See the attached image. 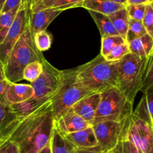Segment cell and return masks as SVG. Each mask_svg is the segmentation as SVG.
Returning <instances> with one entry per match:
<instances>
[{"label":"cell","mask_w":153,"mask_h":153,"mask_svg":"<svg viewBox=\"0 0 153 153\" xmlns=\"http://www.w3.org/2000/svg\"><path fill=\"white\" fill-rule=\"evenodd\" d=\"M21 119L13 112L10 106L0 104V146L9 140Z\"/></svg>","instance_id":"obj_13"},{"label":"cell","mask_w":153,"mask_h":153,"mask_svg":"<svg viewBox=\"0 0 153 153\" xmlns=\"http://www.w3.org/2000/svg\"><path fill=\"white\" fill-rule=\"evenodd\" d=\"M49 144L51 153H74L76 148L72 142L57 130L55 124Z\"/></svg>","instance_id":"obj_20"},{"label":"cell","mask_w":153,"mask_h":153,"mask_svg":"<svg viewBox=\"0 0 153 153\" xmlns=\"http://www.w3.org/2000/svg\"><path fill=\"white\" fill-rule=\"evenodd\" d=\"M143 26L148 34L153 38V2L148 3L146 5L145 14L142 20Z\"/></svg>","instance_id":"obj_31"},{"label":"cell","mask_w":153,"mask_h":153,"mask_svg":"<svg viewBox=\"0 0 153 153\" xmlns=\"http://www.w3.org/2000/svg\"><path fill=\"white\" fill-rule=\"evenodd\" d=\"M100 101V93H92L83 98L73 105L72 109L75 112L92 124Z\"/></svg>","instance_id":"obj_14"},{"label":"cell","mask_w":153,"mask_h":153,"mask_svg":"<svg viewBox=\"0 0 153 153\" xmlns=\"http://www.w3.org/2000/svg\"><path fill=\"white\" fill-rule=\"evenodd\" d=\"M126 41V40L120 35H111L102 38V47L100 54L104 58H105L114 46Z\"/></svg>","instance_id":"obj_27"},{"label":"cell","mask_w":153,"mask_h":153,"mask_svg":"<svg viewBox=\"0 0 153 153\" xmlns=\"http://www.w3.org/2000/svg\"><path fill=\"white\" fill-rule=\"evenodd\" d=\"M50 143V142H49ZM48 144L47 146L44 147L43 149L40 150L38 153H51V149H50V144Z\"/></svg>","instance_id":"obj_41"},{"label":"cell","mask_w":153,"mask_h":153,"mask_svg":"<svg viewBox=\"0 0 153 153\" xmlns=\"http://www.w3.org/2000/svg\"><path fill=\"white\" fill-rule=\"evenodd\" d=\"M5 1L6 0H0V14H1V10H2V8L4 6Z\"/></svg>","instance_id":"obj_44"},{"label":"cell","mask_w":153,"mask_h":153,"mask_svg":"<svg viewBox=\"0 0 153 153\" xmlns=\"http://www.w3.org/2000/svg\"><path fill=\"white\" fill-rule=\"evenodd\" d=\"M59 0H38L28 8L29 12H36L53 7Z\"/></svg>","instance_id":"obj_34"},{"label":"cell","mask_w":153,"mask_h":153,"mask_svg":"<svg viewBox=\"0 0 153 153\" xmlns=\"http://www.w3.org/2000/svg\"><path fill=\"white\" fill-rule=\"evenodd\" d=\"M61 74L62 70L57 69L45 60L41 74L34 82L30 83L34 90L33 96L25 101L11 105L10 108L13 112L19 118H22L50 101L59 85Z\"/></svg>","instance_id":"obj_2"},{"label":"cell","mask_w":153,"mask_h":153,"mask_svg":"<svg viewBox=\"0 0 153 153\" xmlns=\"http://www.w3.org/2000/svg\"><path fill=\"white\" fill-rule=\"evenodd\" d=\"M111 2H114L115 3H118V4H123V5H126L127 4V2L126 0H109Z\"/></svg>","instance_id":"obj_42"},{"label":"cell","mask_w":153,"mask_h":153,"mask_svg":"<svg viewBox=\"0 0 153 153\" xmlns=\"http://www.w3.org/2000/svg\"><path fill=\"white\" fill-rule=\"evenodd\" d=\"M6 80L5 74H4V64L0 61V80Z\"/></svg>","instance_id":"obj_40"},{"label":"cell","mask_w":153,"mask_h":153,"mask_svg":"<svg viewBox=\"0 0 153 153\" xmlns=\"http://www.w3.org/2000/svg\"><path fill=\"white\" fill-rule=\"evenodd\" d=\"M88 12L97 24L102 38L111 35H120L108 16L92 10H88Z\"/></svg>","instance_id":"obj_21"},{"label":"cell","mask_w":153,"mask_h":153,"mask_svg":"<svg viewBox=\"0 0 153 153\" xmlns=\"http://www.w3.org/2000/svg\"><path fill=\"white\" fill-rule=\"evenodd\" d=\"M117 63L118 61H108L100 54L89 62L76 68L77 77L87 88L94 93L117 88Z\"/></svg>","instance_id":"obj_3"},{"label":"cell","mask_w":153,"mask_h":153,"mask_svg":"<svg viewBox=\"0 0 153 153\" xmlns=\"http://www.w3.org/2000/svg\"><path fill=\"white\" fill-rule=\"evenodd\" d=\"M108 153H144L137 148L134 144L126 140H120L114 148Z\"/></svg>","instance_id":"obj_30"},{"label":"cell","mask_w":153,"mask_h":153,"mask_svg":"<svg viewBox=\"0 0 153 153\" xmlns=\"http://www.w3.org/2000/svg\"><path fill=\"white\" fill-rule=\"evenodd\" d=\"M74 153H105L99 146L95 147H91V148H75Z\"/></svg>","instance_id":"obj_37"},{"label":"cell","mask_w":153,"mask_h":153,"mask_svg":"<svg viewBox=\"0 0 153 153\" xmlns=\"http://www.w3.org/2000/svg\"><path fill=\"white\" fill-rule=\"evenodd\" d=\"M0 153H19V148L14 142L7 140L0 146Z\"/></svg>","instance_id":"obj_36"},{"label":"cell","mask_w":153,"mask_h":153,"mask_svg":"<svg viewBox=\"0 0 153 153\" xmlns=\"http://www.w3.org/2000/svg\"><path fill=\"white\" fill-rule=\"evenodd\" d=\"M130 52L142 58H146L153 51V38L146 34L127 42Z\"/></svg>","instance_id":"obj_18"},{"label":"cell","mask_w":153,"mask_h":153,"mask_svg":"<svg viewBox=\"0 0 153 153\" xmlns=\"http://www.w3.org/2000/svg\"><path fill=\"white\" fill-rule=\"evenodd\" d=\"M28 26V9L26 6H21L14 20L4 38L0 44V61L4 64L9 52L13 47L25 28Z\"/></svg>","instance_id":"obj_9"},{"label":"cell","mask_w":153,"mask_h":153,"mask_svg":"<svg viewBox=\"0 0 153 153\" xmlns=\"http://www.w3.org/2000/svg\"><path fill=\"white\" fill-rule=\"evenodd\" d=\"M152 90H153V51L146 58L140 92L144 93Z\"/></svg>","instance_id":"obj_24"},{"label":"cell","mask_w":153,"mask_h":153,"mask_svg":"<svg viewBox=\"0 0 153 153\" xmlns=\"http://www.w3.org/2000/svg\"><path fill=\"white\" fill-rule=\"evenodd\" d=\"M22 5L28 7L27 0H6L1 13L9 11L13 9H18Z\"/></svg>","instance_id":"obj_35"},{"label":"cell","mask_w":153,"mask_h":153,"mask_svg":"<svg viewBox=\"0 0 153 153\" xmlns=\"http://www.w3.org/2000/svg\"><path fill=\"white\" fill-rule=\"evenodd\" d=\"M63 12L55 8H46L36 12L28 11V28L32 36L39 32L46 30L49 24Z\"/></svg>","instance_id":"obj_12"},{"label":"cell","mask_w":153,"mask_h":153,"mask_svg":"<svg viewBox=\"0 0 153 153\" xmlns=\"http://www.w3.org/2000/svg\"><path fill=\"white\" fill-rule=\"evenodd\" d=\"M84 0H59L52 8L56 10H61L62 11L70 8H73L76 7H81L82 3Z\"/></svg>","instance_id":"obj_33"},{"label":"cell","mask_w":153,"mask_h":153,"mask_svg":"<svg viewBox=\"0 0 153 153\" xmlns=\"http://www.w3.org/2000/svg\"><path fill=\"white\" fill-rule=\"evenodd\" d=\"M81 7L88 10L98 12L108 16L114 12L125 7V5L111 2L109 0H84Z\"/></svg>","instance_id":"obj_19"},{"label":"cell","mask_w":153,"mask_h":153,"mask_svg":"<svg viewBox=\"0 0 153 153\" xmlns=\"http://www.w3.org/2000/svg\"><path fill=\"white\" fill-rule=\"evenodd\" d=\"M133 114L149 124L153 130V90L143 93Z\"/></svg>","instance_id":"obj_17"},{"label":"cell","mask_w":153,"mask_h":153,"mask_svg":"<svg viewBox=\"0 0 153 153\" xmlns=\"http://www.w3.org/2000/svg\"><path fill=\"white\" fill-rule=\"evenodd\" d=\"M146 34H147V32L142 21L129 19L128 31L126 38V42L130 41L135 38L141 37Z\"/></svg>","instance_id":"obj_28"},{"label":"cell","mask_w":153,"mask_h":153,"mask_svg":"<svg viewBox=\"0 0 153 153\" xmlns=\"http://www.w3.org/2000/svg\"><path fill=\"white\" fill-rule=\"evenodd\" d=\"M108 16L120 35L126 40L128 31V22L130 19L126 6L108 15Z\"/></svg>","instance_id":"obj_22"},{"label":"cell","mask_w":153,"mask_h":153,"mask_svg":"<svg viewBox=\"0 0 153 153\" xmlns=\"http://www.w3.org/2000/svg\"><path fill=\"white\" fill-rule=\"evenodd\" d=\"M55 119L51 101L23 117L9 140L16 144L19 153H38L50 142Z\"/></svg>","instance_id":"obj_1"},{"label":"cell","mask_w":153,"mask_h":153,"mask_svg":"<svg viewBox=\"0 0 153 153\" xmlns=\"http://www.w3.org/2000/svg\"><path fill=\"white\" fill-rule=\"evenodd\" d=\"M126 2L127 4H146L151 2V0H126Z\"/></svg>","instance_id":"obj_39"},{"label":"cell","mask_w":153,"mask_h":153,"mask_svg":"<svg viewBox=\"0 0 153 153\" xmlns=\"http://www.w3.org/2000/svg\"><path fill=\"white\" fill-rule=\"evenodd\" d=\"M90 126L91 124L75 112L72 108L55 121V127L63 135L83 130Z\"/></svg>","instance_id":"obj_11"},{"label":"cell","mask_w":153,"mask_h":153,"mask_svg":"<svg viewBox=\"0 0 153 153\" xmlns=\"http://www.w3.org/2000/svg\"><path fill=\"white\" fill-rule=\"evenodd\" d=\"M146 58H142L129 52L118 61L117 88L134 103L136 95L140 91Z\"/></svg>","instance_id":"obj_6"},{"label":"cell","mask_w":153,"mask_h":153,"mask_svg":"<svg viewBox=\"0 0 153 153\" xmlns=\"http://www.w3.org/2000/svg\"><path fill=\"white\" fill-rule=\"evenodd\" d=\"M78 79L76 68L62 70L56 92L51 98L54 119L57 120L83 98L92 94Z\"/></svg>","instance_id":"obj_5"},{"label":"cell","mask_w":153,"mask_h":153,"mask_svg":"<svg viewBox=\"0 0 153 153\" xmlns=\"http://www.w3.org/2000/svg\"><path fill=\"white\" fill-rule=\"evenodd\" d=\"M7 80H0V104H7V101H6L5 98V91L6 87H7Z\"/></svg>","instance_id":"obj_38"},{"label":"cell","mask_w":153,"mask_h":153,"mask_svg":"<svg viewBox=\"0 0 153 153\" xmlns=\"http://www.w3.org/2000/svg\"><path fill=\"white\" fill-rule=\"evenodd\" d=\"M120 140L129 141L143 152L153 153V130L133 112L123 122Z\"/></svg>","instance_id":"obj_8"},{"label":"cell","mask_w":153,"mask_h":153,"mask_svg":"<svg viewBox=\"0 0 153 153\" xmlns=\"http://www.w3.org/2000/svg\"><path fill=\"white\" fill-rule=\"evenodd\" d=\"M123 122L104 121L92 124L100 148L108 153L119 142Z\"/></svg>","instance_id":"obj_10"},{"label":"cell","mask_w":153,"mask_h":153,"mask_svg":"<svg viewBox=\"0 0 153 153\" xmlns=\"http://www.w3.org/2000/svg\"></svg>","instance_id":"obj_46"},{"label":"cell","mask_w":153,"mask_h":153,"mask_svg":"<svg viewBox=\"0 0 153 153\" xmlns=\"http://www.w3.org/2000/svg\"><path fill=\"white\" fill-rule=\"evenodd\" d=\"M100 94V101L92 124L104 121L123 122L132 114L134 103L117 88H110Z\"/></svg>","instance_id":"obj_7"},{"label":"cell","mask_w":153,"mask_h":153,"mask_svg":"<svg viewBox=\"0 0 153 153\" xmlns=\"http://www.w3.org/2000/svg\"><path fill=\"white\" fill-rule=\"evenodd\" d=\"M43 62L40 61H34L25 66L22 73L23 80L33 82L40 76L43 71Z\"/></svg>","instance_id":"obj_25"},{"label":"cell","mask_w":153,"mask_h":153,"mask_svg":"<svg viewBox=\"0 0 153 153\" xmlns=\"http://www.w3.org/2000/svg\"><path fill=\"white\" fill-rule=\"evenodd\" d=\"M130 52L128 44L126 41L117 45L111 50L108 55L105 57V59L110 62H117L123 58L125 56Z\"/></svg>","instance_id":"obj_29"},{"label":"cell","mask_w":153,"mask_h":153,"mask_svg":"<svg viewBox=\"0 0 153 153\" xmlns=\"http://www.w3.org/2000/svg\"><path fill=\"white\" fill-rule=\"evenodd\" d=\"M19 8L0 14V44L4 40L7 35Z\"/></svg>","instance_id":"obj_23"},{"label":"cell","mask_w":153,"mask_h":153,"mask_svg":"<svg viewBox=\"0 0 153 153\" xmlns=\"http://www.w3.org/2000/svg\"><path fill=\"white\" fill-rule=\"evenodd\" d=\"M146 4H127L126 5L127 13L130 19L142 21L145 14Z\"/></svg>","instance_id":"obj_32"},{"label":"cell","mask_w":153,"mask_h":153,"mask_svg":"<svg viewBox=\"0 0 153 153\" xmlns=\"http://www.w3.org/2000/svg\"><path fill=\"white\" fill-rule=\"evenodd\" d=\"M42 52L37 49L28 26L9 52L4 63V74L7 81L18 82L23 80L22 73L27 64L34 61L44 62Z\"/></svg>","instance_id":"obj_4"},{"label":"cell","mask_w":153,"mask_h":153,"mask_svg":"<svg viewBox=\"0 0 153 153\" xmlns=\"http://www.w3.org/2000/svg\"><path fill=\"white\" fill-rule=\"evenodd\" d=\"M151 2H153V0H151Z\"/></svg>","instance_id":"obj_45"},{"label":"cell","mask_w":153,"mask_h":153,"mask_svg":"<svg viewBox=\"0 0 153 153\" xmlns=\"http://www.w3.org/2000/svg\"><path fill=\"white\" fill-rule=\"evenodd\" d=\"M38 0H27V5H28V9L31 4H33L34 3H35L36 2H37Z\"/></svg>","instance_id":"obj_43"},{"label":"cell","mask_w":153,"mask_h":153,"mask_svg":"<svg viewBox=\"0 0 153 153\" xmlns=\"http://www.w3.org/2000/svg\"><path fill=\"white\" fill-rule=\"evenodd\" d=\"M34 90L31 84L10 82L7 81L5 91V98L9 106L22 103L31 98Z\"/></svg>","instance_id":"obj_15"},{"label":"cell","mask_w":153,"mask_h":153,"mask_svg":"<svg viewBox=\"0 0 153 153\" xmlns=\"http://www.w3.org/2000/svg\"><path fill=\"white\" fill-rule=\"evenodd\" d=\"M33 40L37 49L40 52L48 50L51 47L52 39L50 33L46 30L39 32L33 35Z\"/></svg>","instance_id":"obj_26"},{"label":"cell","mask_w":153,"mask_h":153,"mask_svg":"<svg viewBox=\"0 0 153 153\" xmlns=\"http://www.w3.org/2000/svg\"><path fill=\"white\" fill-rule=\"evenodd\" d=\"M76 148H91L98 146L92 125L83 130L64 135Z\"/></svg>","instance_id":"obj_16"}]
</instances>
